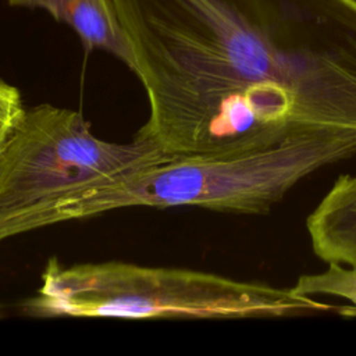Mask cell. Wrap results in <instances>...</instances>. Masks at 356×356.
<instances>
[{
  "label": "cell",
  "instance_id": "6da1fadb",
  "mask_svg": "<svg viewBox=\"0 0 356 356\" xmlns=\"http://www.w3.org/2000/svg\"><path fill=\"white\" fill-rule=\"evenodd\" d=\"M168 156L356 132V0H142L129 40Z\"/></svg>",
  "mask_w": 356,
  "mask_h": 356
},
{
  "label": "cell",
  "instance_id": "7a4b0ae2",
  "mask_svg": "<svg viewBox=\"0 0 356 356\" xmlns=\"http://www.w3.org/2000/svg\"><path fill=\"white\" fill-rule=\"evenodd\" d=\"M356 157V132L317 131L238 153L175 156L58 202L42 228L132 206L267 214L310 174Z\"/></svg>",
  "mask_w": 356,
  "mask_h": 356
},
{
  "label": "cell",
  "instance_id": "3957f363",
  "mask_svg": "<svg viewBox=\"0 0 356 356\" xmlns=\"http://www.w3.org/2000/svg\"><path fill=\"white\" fill-rule=\"evenodd\" d=\"M25 313L38 317L277 318L338 307L259 281L124 261L49 259Z\"/></svg>",
  "mask_w": 356,
  "mask_h": 356
},
{
  "label": "cell",
  "instance_id": "277c9868",
  "mask_svg": "<svg viewBox=\"0 0 356 356\" xmlns=\"http://www.w3.org/2000/svg\"><path fill=\"white\" fill-rule=\"evenodd\" d=\"M170 157L134 138H97L76 110L25 107L0 152V241L42 228L44 216L70 195Z\"/></svg>",
  "mask_w": 356,
  "mask_h": 356
},
{
  "label": "cell",
  "instance_id": "5b68a950",
  "mask_svg": "<svg viewBox=\"0 0 356 356\" xmlns=\"http://www.w3.org/2000/svg\"><path fill=\"white\" fill-rule=\"evenodd\" d=\"M313 253L324 263L356 267V174H341L306 217Z\"/></svg>",
  "mask_w": 356,
  "mask_h": 356
},
{
  "label": "cell",
  "instance_id": "8992f818",
  "mask_svg": "<svg viewBox=\"0 0 356 356\" xmlns=\"http://www.w3.org/2000/svg\"><path fill=\"white\" fill-rule=\"evenodd\" d=\"M11 6L42 8L58 22L67 24L79 36L88 51L103 50L131 71L134 56L120 22L114 0H7Z\"/></svg>",
  "mask_w": 356,
  "mask_h": 356
},
{
  "label": "cell",
  "instance_id": "52a82bcc",
  "mask_svg": "<svg viewBox=\"0 0 356 356\" xmlns=\"http://www.w3.org/2000/svg\"><path fill=\"white\" fill-rule=\"evenodd\" d=\"M291 291L302 296H334L350 302V306L338 307L343 316H356V267L337 263L327 264L320 273L302 274Z\"/></svg>",
  "mask_w": 356,
  "mask_h": 356
},
{
  "label": "cell",
  "instance_id": "ba28073f",
  "mask_svg": "<svg viewBox=\"0 0 356 356\" xmlns=\"http://www.w3.org/2000/svg\"><path fill=\"white\" fill-rule=\"evenodd\" d=\"M25 106L22 103L21 92L0 79V152L22 117Z\"/></svg>",
  "mask_w": 356,
  "mask_h": 356
}]
</instances>
